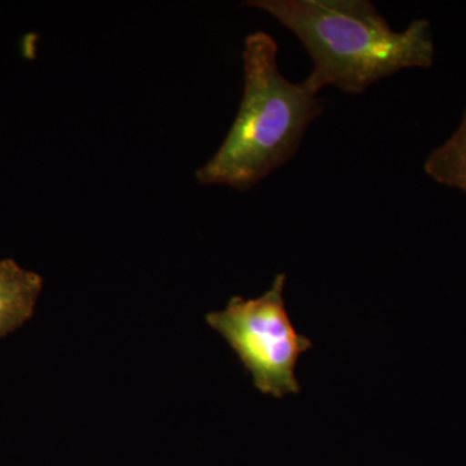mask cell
<instances>
[{"instance_id": "3", "label": "cell", "mask_w": 466, "mask_h": 466, "mask_svg": "<svg viewBox=\"0 0 466 466\" xmlns=\"http://www.w3.org/2000/svg\"><path fill=\"white\" fill-rule=\"evenodd\" d=\"M285 281L287 276L278 275L263 296L232 297L225 309L207 315L208 327L238 355L257 390L278 400L299 394L297 364L300 355L312 348L308 337L291 323L284 300Z\"/></svg>"}, {"instance_id": "2", "label": "cell", "mask_w": 466, "mask_h": 466, "mask_svg": "<svg viewBox=\"0 0 466 466\" xmlns=\"http://www.w3.org/2000/svg\"><path fill=\"white\" fill-rule=\"evenodd\" d=\"M278 54L269 34L245 39L240 108L216 155L196 171L198 183L249 191L296 156L309 126L323 113L308 82L293 84L281 75Z\"/></svg>"}, {"instance_id": "4", "label": "cell", "mask_w": 466, "mask_h": 466, "mask_svg": "<svg viewBox=\"0 0 466 466\" xmlns=\"http://www.w3.org/2000/svg\"><path fill=\"white\" fill-rule=\"evenodd\" d=\"M43 278L14 259L0 260V339L16 332L33 318Z\"/></svg>"}, {"instance_id": "1", "label": "cell", "mask_w": 466, "mask_h": 466, "mask_svg": "<svg viewBox=\"0 0 466 466\" xmlns=\"http://www.w3.org/2000/svg\"><path fill=\"white\" fill-rule=\"evenodd\" d=\"M290 30L311 58L305 79L318 94L328 86L363 94L376 82L410 67H431V23L413 20L395 32L370 0H250Z\"/></svg>"}, {"instance_id": "5", "label": "cell", "mask_w": 466, "mask_h": 466, "mask_svg": "<svg viewBox=\"0 0 466 466\" xmlns=\"http://www.w3.org/2000/svg\"><path fill=\"white\" fill-rule=\"evenodd\" d=\"M424 168L435 182L466 193V108L458 130L431 153Z\"/></svg>"}]
</instances>
